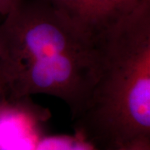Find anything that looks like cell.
Instances as JSON below:
<instances>
[{"label": "cell", "mask_w": 150, "mask_h": 150, "mask_svg": "<svg viewBox=\"0 0 150 150\" xmlns=\"http://www.w3.org/2000/svg\"><path fill=\"white\" fill-rule=\"evenodd\" d=\"M12 103L10 100L8 98V94L6 92L5 86L4 84L2 79H0V111Z\"/></svg>", "instance_id": "cell-7"}, {"label": "cell", "mask_w": 150, "mask_h": 150, "mask_svg": "<svg viewBox=\"0 0 150 150\" xmlns=\"http://www.w3.org/2000/svg\"><path fill=\"white\" fill-rule=\"evenodd\" d=\"M112 150H150V139H141Z\"/></svg>", "instance_id": "cell-4"}, {"label": "cell", "mask_w": 150, "mask_h": 150, "mask_svg": "<svg viewBox=\"0 0 150 150\" xmlns=\"http://www.w3.org/2000/svg\"><path fill=\"white\" fill-rule=\"evenodd\" d=\"M70 150H99L79 134H75V140Z\"/></svg>", "instance_id": "cell-5"}, {"label": "cell", "mask_w": 150, "mask_h": 150, "mask_svg": "<svg viewBox=\"0 0 150 150\" xmlns=\"http://www.w3.org/2000/svg\"><path fill=\"white\" fill-rule=\"evenodd\" d=\"M95 79L75 134L99 150L150 139V0H142L97 45Z\"/></svg>", "instance_id": "cell-1"}, {"label": "cell", "mask_w": 150, "mask_h": 150, "mask_svg": "<svg viewBox=\"0 0 150 150\" xmlns=\"http://www.w3.org/2000/svg\"><path fill=\"white\" fill-rule=\"evenodd\" d=\"M0 55H1V47H0Z\"/></svg>", "instance_id": "cell-9"}, {"label": "cell", "mask_w": 150, "mask_h": 150, "mask_svg": "<svg viewBox=\"0 0 150 150\" xmlns=\"http://www.w3.org/2000/svg\"><path fill=\"white\" fill-rule=\"evenodd\" d=\"M0 74L93 52L88 41L45 0H16L0 23Z\"/></svg>", "instance_id": "cell-2"}, {"label": "cell", "mask_w": 150, "mask_h": 150, "mask_svg": "<svg viewBox=\"0 0 150 150\" xmlns=\"http://www.w3.org/2000/svg\"><path fill=\"white\" fill-rule=\"evenodd\" d=\"M16 0H0V15L4 16Z\"/></svg>", "instance_id": "cell-8"}, {"label": "cell", "mask_w": 150, "mask_h": 150, "mask_svg": "<svg viewBox=\"0 0 150 150\" xmlns=\"http://www.w3.org/2000/svg\"><path fill=\"white\" fill-rule=\"evenodd\" d=\"M13 108L14 107L13 104H9L0 111V135H1V132L3 130V128L4 126V123H5L7 118H8V116L13 111ZM0 150H2L1 139H0Z\"/></svg>", "instance_id": "cell-6"}, {"label": "cell", "mask_w": 150, "mask_h": 150, "mask_svg": "<svg viewBox=\"0 0 150 150\" xmlns=\"http://www.w3.org/2000/svg\"><path fill=\"white\" fill-rule=\"evenodd\" d=\"M83 37L98 45L142 0H45Z\"/></svg>", "instance_id": "cell-3"}]
</instances>
